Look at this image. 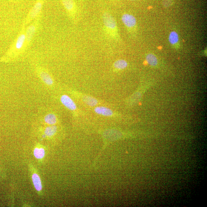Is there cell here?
<instances>
[{
    "label": "cell",
    "instance_id": "1",
    "mask_svg": "<svg viewBox=\"0 0 207 207\" xmlns=\"http://www.w3.org/2000/svg\"><path fill=\"white\" fill-rule=\"evenodd\" d=\"M26 25L23 23L18 36L11 44L5 55L2 58V62H8L15 60L24 53Z\"/></svg>",
    "mask_w": 207,
    "mask_h": 207
},
{
    "label": "cell",
    "instance_id": "2",
    "mask_svg": "<svg viewBox=\"0 0 207 207\" xmlns=\"http://www.w3.org/2000/svg\"><path fill=\"white\" fill-rule=\"evenodd\" d=\"M41 16L38 17L26 27L25 29V52L28 50L31 45L35 34L36 33L40 26Z\"/></svg>",
    "mask_w": 207,
    "mask_h": 207
},
{
    "label": "cell",
    "instance_id": "3",
    "mask_svg": "<svg viewBox=\"0 0 207 207\" xmlns=\"http://www.w3.org/2000/svg\"><path fill=\"white\" fill-rule=\"evenodd\" d=\"M46 0H36L33 6L29 12L26 18L23 21L27 26L36 18L42 15V10Z\"/></svg>",
    "mask_w": 207,
    "mask_h": 207
},
{
    "label": "cell",
    "instance_id": "4",
    "mask_svg": "<svg viewBox=\"0 0 207 207\" xmlns=\"http://www.w3.org/2000/svg\"><path fill=\"white\" fill-rule=\"evenodd\" d=\"M103 23L107 29L110 32H114L116 30L117 24L114 18L109 13H104L103 16Z\"/></svg>",
    "mask_w": 207,
    "mask_h": 207
},
{
    "label": "cell",
    "instance_id": "5",
    "mask_svg": "<svg viewBox=\"0 0 207 207\" xmlns=\"http://www.w3.org/2000/svg\"><path fill=\"white\" fill-rule=\"evenodd\" d=\"M122 22L125 26L128 28H132L136 25L137 21L135 17L133 15L125 13L122 17Z\"/></svg>",
    "mask_w": 207,
    "mask_h": 207
},
{
    "label": "cell",
    "instance_id": "6",
    "mask_svg": "<svg viewBox=\"0 0 207 207\" xmlns=\"http://www.w3.org/2000/svg\"><path fill=\"white\" fill-rule=\"evenodd\" d=\"M60 101L64 106L71 111H74L77 108L74 101L67 95H63L61 96Z\"/></svg>",
    "mask_w": 207,
    "mask_h": 207
},
{
    "label": "cell",
    "instance_id": "7",
    "mask_svg": "<svg viewBox=\"0 0 207 207\" xmlns=\"http://www.w3.org/2000/svg\"><path fill=\"white\" fill-rule=\"evenodd\" d=\"M61 1L70 16H73L76 11V5L74 0H61Z\"/></svg>",
    "mask_w": 207,
    "mask_h": 207
},
{
    "label": "cell",
    "instance_id": "8",
    "mask_svg": "<svg viewBox=\"0 0 207 207\" xmlns=\"http://www.w3.org/2000/svg\"><path fill=\"white\" fill-rule=\"evenodd\" d=\"M38 70L40 77L42 81L48 85H52L53 83V81L48 73L43 69H39Z\"/></svg>",
    "mask_w": 207,
    "mask_h": 207
},
{
    "label": "cell",
    "instance_id": "9",
    "mask_svg": "<svg viewBox=\"0 0 207 207\" xmlns=\"http://www.w3.org/2000/svg\"><path fill=\"white\" fill-rule=\"evenodd\" d=\"M94 111L98 114L106 117L111 116L113 114V111L110 109L104 106L96 107L94 109Z\"/></svg>",
    "mask_w": 207,
    "mask_h": 207
},
{
    "label": "cell",
    "instance_id": "10",
    "mask_svg": "<svg viewBox=\"0 0 207 207\" xmlns=\"http://www.w3.org/2000/svg\"><path fill=\"white\" fill-rule=\"evenodd\" d=\"M32 181L33 183L35 189L37 191H40L42 189V185L41 181L39 176L38 174H34L32 176Z\"/></svg>",
    "mask_w": 207,
    "mask_h": 207
},
{
    "label": "cell",
    "instance_id": "11",
    "mask_svg": "<svg viewBox=\"0 0 207 207\" xmlns=\"http://www.w3.org/2000/svg\"><path fill=\"white\" fill-rule=\"evenodd\" d=\"M83 100L86 104L91 107L95 106L98 103L97 100L90 96H84L83 97Z\"/></svg>",
    "mask_w": 207,
    "mask_h": 207
},
{
    "label": "cell",
    "instance_id": "12",
    "mask_svg": "<svg viewBox=\"0 0 207 207\" xmlns=\"http://www.w3.org/2000/svg\"><path fill=\"white\" fill-rule=\"evenodd\" d=\"M45 121L48 124L53 125L57 123V119L55 115L53 114L50 113L45 117Z\"/></svg>",
    "mask_w": 207,
    "mask_h": 207
},
{
    "label": "cell",
    "instance_id": "13",
    "mask_svg": "<svg viewBox=\"0 0 207 207\" xmlns=\"http://www.w3.org/2000/svg\"><path fill=\"white\" fill-rule=\"evenodd\" d=\"M169 43L171 45H175L179 42V36L177 32L175 31H172L169 34Z\"/></svg>",
    "mask_w": 207,
    "mask_h": 207
},
{
    "label": "cell",
    "instance_id": "14",
    "mask_svg": "<svg viewBox=\"0 0 207 207\" xmlns=\"http://www.w3.org/2000/svg\"><path fill=\"white\" fill-rule=\"evenodd\" d=\"M128 63L124 60H119L116 61L114 64V66L117 69H125L128 66Z\"/></svg>",
    "mask_w": 207,
    "mask_h": 207
},
{
    "label": "cell",
    "instance_id": "15",
    "mask_svg": "<svg viewBox=\"0 0 207 207\" xmlns=\"http://www.w3.org/2000/svg\"><path fill=\"white\" fill-rule=\"evenodd\" d=\"M146 61L147 63L151 66H155L158 64V60L155 55L149 54L147 56Z\"/></svg>",
    "mask_w": 207,
    "mask_h": 207
},
{
    "label": "cell",
    "instance_id": "16",
    "mask_svg": "<svg viewBox=\"0 0 207 207\" xmlns=\"http://www.w3.org/2000/svg\"><path fill=\"white\" fill-rule=\"evenodd\" d=\"M57 130V128L55 125L47 127L45 130V135L48 137H52L55 134Z\"/></svg>",
    "mask_w": 207,
    "mask_h": 207
},
{
    "label": "cell",
    "instance_id": "17",
    "mask_svg": "<svg viewBox=\"0 0 207 207\" xmlns=\"http://www.w3.org/2000/svg\"><path fill=\"white\" fill-rule=\"evenodd\" d=\"M34 155L36 158L42 159L45 155V150L43 149L36 148L34 151Z\"/></svg>",
    "mask_w": 207,
    "mask_h": 207
},
{
    "label": "cell",
    "instance_id": "18",
    "mask_svg": "<svg viewBox=\"0 0 207 207\" xmlns=\"http://www.w3.org/2000/svg\"><path fill=\"white\" fill-rule=\"evenodd\" d=\"M169 1L171 2L172 1L171 0H164V5L165 7H168L170 6L171 4V3L169 2Z\"/></svg>",
    "mask_w": 207,
    "mask_h": 207
}]
</instances>
